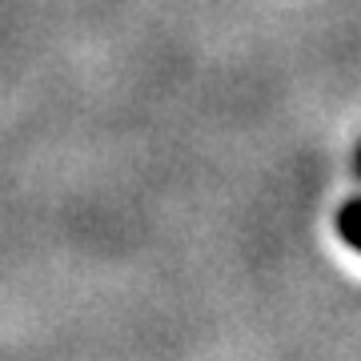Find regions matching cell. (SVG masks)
<instances>
[{
    "label": "cell",
    "mask_w": 361,
    "mask_h": 361,
    "mask_svg": "<svg viewBox=\"0 0 361 361\" xmlns=\"http://www.w3.org/2000/svg\"><path fill=\"white\" fill-rule=\"evenodd\" d=\"M341 237H345L353 249H361V201H349L341 209Z\"/></svg>",
    "instance_id": "obj_1"
},
{
    "label": "cell",
    "mask_w": 361,
    "mask_h": 361,
    "mask_svg": "<svg viewBox=\"0 0 361 361\" xmlns=\"http://www.w3.org/2000/svg\"><path fill=\"white\" fill-rule=\"evenodd\" d=\"M357 169H361V153H357Z\"/></svg>",
    "instance_id": "obj_2"
}]
</instances>
